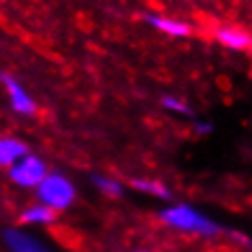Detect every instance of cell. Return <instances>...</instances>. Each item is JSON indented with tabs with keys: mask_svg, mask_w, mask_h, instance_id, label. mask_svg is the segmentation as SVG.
Masks as SVG:
<instances>
[{
	"mask_svg": "<svg viewBox=\"0 0 252 252\" xmlns=\"http://www.w3.org/2000/svg\"><path fill=\"white\" fill-rule=\"evenodd\" d=\"M160 220L175 231L192 233V235H201V237H214L218 233H222V226L218 222H214L203 212H199L197 207L188 203H175L160 210Z\"/></svg>",
	"mask_w": 252,
	"mask_h": 252,
	"instance_id": "obj_1",
	"label": "cell"
},
{
	"mask_svg": "<svg viewBox=\"0 0 252 252\" xmlns=\"http://www.w3.org/2000/svg\"><path fill=\"white\" fill-rule=\"evenodd\" d=\"M36 197H39L41 203L49 205L52 210L62 212L73 205L75 197H77V190H75V184L66 175L49 173L47 178L41 182V186L36 188Z\"/></svg>",
	"mask_w": 252,
	"mask_h": 252,
	"instance_id": "obj_2",
	"label": "cell"
},
{
	"mask_svg": "<svg viewBox=\"0 0 252 252\" xmlns=\"http://www.w3.org/2000/svg\"><path fill=\"white\" fill-rule=\"evenodd\" d=\"M47 175V165L36 154H26L9 169V178L22 188H39Z\"/></svg>",
	"mask_w": 252,
	"mask_h": 252,
	"instance_id": "obj_3",
	"label": "cell"
},
{
	"mask_svg": "<svg viewBox=\"0 0 252 252\" xmlns=\"http://www.w3.org/2000/svg\"><path fill=\"white\" fill-rule=\"evenodd\" d=\"M0 81H2L4 90L9 94V103L13 107V111L22 113V116H34L36 105H34L32 96L22 88L20 81L15 77H11V75H4V73H0Z\"/></svg>",
	"mask_w": 252,
	"mask_h": 252,
	"instance_id": "obj_4",
	"label": "cell"
},
{
	"mask_svg": "<svg viewBox=\"0 0 252 252\" xmlns=\"http://www.w3.org/2000/svg\"><path fill=\"white\" fill-rule=\"evenodd\" d=\"M2 242L11 252H54L41 239H36L34 235H30L26 231H20V229H4Z\"/></svg>",
	"mask_w": 252,
	"mask_h": 252,
	"instance_id": "obj_5",
	"label": "cell"
},
{
	"mask_svg": "<svg viewBox=\"0 0 252 252\" xmlns=\"http://www.w3.org/2000/svg\"><path fill=\"white\" fill-rule=\"evenodd\" d=\"M28 152V146L17 137L0 135V167H13L17 160H22Z\"/></svg>",
	"mask_w": 252,
	"mask_h": 252,
	"instance_id": "obj_6",
	"label": "cell"
},
{
	"mask_svg": "<svg viewBox=\"0 0 252 252\" xmlns=\"http://www.w3.org/2000/svg\"><path fill=\"white\" fill-rule=\"evenodd\" d=\"M216 41L226 49H235V52H242V49H248L252 45V36L242 28L235 26H220L216 30Z\"/></svg>",
	"mask_w": 252,
	"mask_h": 252,
	"instance_id": "obj_7",
	"label": "cell"
},
{
	"mask_svg": "<svg viewBox=\"0 0 252 252\" xmlns=\"http://www.w3.org/2000/svg\"><path fill=\"white\" fill-rule=\"evenodd\" d=\"M146 22L154 30H158L162 34L175 36V39H184L192 32L190 24L182 22V20H171V17H162V15H146Z\"/></svg>",
	"mask_w": 252,
	"mask_h": 252,
	"instance_id": "obj_8",
	"label": "cell"
},
{
	"mask_svg": "<svg viewBox=\"0 0 252 252\" xmlns=\"http://www.w3.org/2000/svg\"><path fill=\"white\" fill-rule=\"evenodd\" d=\"M56 214L58 212L52 210V207L45 203H34L22 212L20 220L24 224H52L56 220Z\"/></svg>",
	"mask_w": 252,
	"mask_h": 252,
	"instance_id": "obj_9",
	"label": "cell"
},
{
	"mask_svg": "<svg viewBox=\"0 0 252 252\" xmlns=\"http://www.w3.org/2000/svg\"><path fill=\"white\" fill-rule=\"evenodd\" d=\"M130 188L133 190H139L143 194H150V197L162 199V201H171V190L158 180H148V178H133L130 180Z\"/></svg>",
	"mask_w": 252,
	"mask_h": 252,
	"instance_id": "obj_10",
	"label": "cell"
},
{
	"mask_svg": "<svg viewBox=\"0 0 252 252\" xmlns=\"http://www.w3.org/2000/svg\"><path fill=\"white\" fill-rule=\"evenodd\" d=\"M90 180H92V184L105 194V197L118 199V197H122L124 194L122 182H118L116 178H109V175H103V173H92Z\"/></svg>",
	"mask_w": 252,
	"mask_h": 252,
	"instance_id": "obj_11",
	"label": "cell"
},
{
	"mask_svg": "<svg viewBox=\"0 0 252 252\" xmlns=\"http://www.w3.org/2000/svg\"><path fill=\"white\" fill-rule=\"evenodd\" d=\"M160 103H162V107H165L167 111H171V113H180V116H188V118L194 116L190 105H188L186 100H182L180 96H162Z\"/></svg>",
	"mask_w": 252,
	"mask_h": 252,
	"instance_id": "obj_12",
	"label": "cell"
},
{
	"mask_svg": "<svg viewBox=\"0 0 252 252\" xmlns=\"http://www.w3.org/2000/svg\"><path fill=\"white\" fill-rule=\"evenodd\" d=\"M194 130H197L199 135H210L214 130V124L205 122V120H194Z\"/></svg>",
	"mask_w": 252,
	"mask_h": 252,
	"instance_id": "obj_13",
	"label": "cell"
},
{
	"mask_svg": "<svg viewBox=\"0 0 252 252\" xmlns=\"http://www.w3.org/2000/svg\"><path fill=\"white\" fill-rule=\"evenodd\" d=\"M135 252H152V250H135Z\"/></svg>",
	"mask_w": 252,
	"mask_h": 252,
	"instance_id": "obj_14",
	"label": "cell"
}]
</instances>
